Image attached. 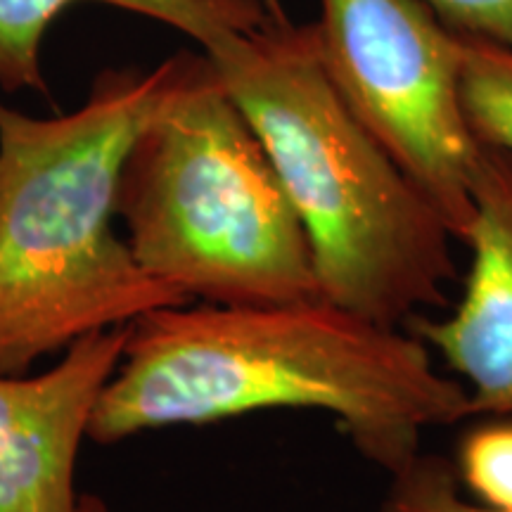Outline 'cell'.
Masks as SVG:
<instances>
[{"instance_id": "6da1fadb", "label": "cell", "mask_w": 512, "mask_h": 512, "mask_svg": "<svg viewBox=\"0 0 512 512\" xmlns=\"http://www.w3.org/2000/svg\"><path fill=\"white\" fill-rule=\"evenodd\" d=\"M266 411H316L394 475L434 427L472 418L470 394L413 330L328 299L162 306L126 328L95 403V444Z\"/></svg>"}, {"instance_id": "7c38bea8", "label": "cell", "mask_w": 512, "mask_h": 512, "mask_svg": "<svg viewBox=\"0 0 512 512\" xmlns=\"http://www.w3.org/2000/svg\"><path fill=\"white\" fill-rule=\"evenodd\" d=\"M448 29L512 46V0H422Z\"/></svg>"}, {"instance_id": "7a4b0ae2", "label": "cell", "mask_w": 512, "mask_h": 512, "mask_svg": "<svg viewBox=\"0 0 512 512\" xmlns=\"http://www.w3.org/2000/svg\"><path fill=\"white\" fill-rule=\"evenodd\" d=\"M183 57L100 74L76 110L53 117L0 95V373H31L81 339L188 304L117 230L124 162Z\"/></svg>"}, {"instance_id": "8992f818", "label": "cell", "mask_w": 512, "mask_h": 512, "mask_svg": "<svg viewBox=\"0 0 512 512\" xmlns=\"http://www.w3.org/2000/svg\"><path fill=\"white\" fill-rule=\"evenodd\" d=\"M126 328L81 339L38 373H0V512H107L79 491L76 467Z\"/></svg>"}, {"instance_id": "277c9868", "label": "cell", "mask_w": 512, "mask_h": 512, "mask_svg": "<svg viewBox=\"0 0 512 512\" xmlns=\"http://www.w3.org/2000/svg\"><path fill=\"white\" fill-rule=\"evenodd\" d=\"M117 219L140 268L185 302L323 299L302 221L202 50L128 152Z\"/></svg>"}, {"instance_id": "9c48e42d", "label": "cell", "mask_w": 512, "mask_h": 512, "mask_svg": "<svg viewBox=\"0 0 512 512\" xmlns=\"http://www.w3.org/2000/svg\"><path fill=\"white\" fill-rule=\"evenodd\" d=\"M458 34V31H456ZM460 98L477 143L512 155V46L458 34Z\"/></svg>"}, {"instance_id": "3957f363", "label": "cell", "mask_w": 512, "mask_h": 512, "mask_svg": "<svg viewBox=\"0 0 512 512\" xmlns=\"http://www.w3.org/2000/svg\"><path fill=\"white\" fill-rule=\"evenodd\" d=\"M202 53L302 221L320 297L399 328L446 306L456 238L339 95L313 22H266Z\"/></svg>"}, {"instance_id": "30bf717a", "label": "cell", "mask_w": 512, "mask_h": 512, "mask_svg": "<svg viewBox=\"0 0 512 512\" xmlns=\"http://www.w3.org/2000/svg\"><path fill=\"white\" fill-rule=\"evenodd\" d=\"M458 482L477 503L512 512V418L472 427L453 463Z\"/></svg>"}, {"instance_id": "4fadbf2b", "label": "cell", "mask_w": 512, "mask_h": 512, "mask_svg": "<svg viewBox=\"0 0 512 512\" xmlns=\"http://www.w3.org/2000/svg\"><path fill=\"white\" fill-rule=\"evenodd\" d=\"M261 3H264L266 10L271 12V17H275V19H287V12H285L283 3H280V0H261Z\"/></svg>"}, {"instance_id": "8fae6325", "label": "cell", "mask_w": 512, "mask_h": 512, "mask_svg": "<svg viewBox=\"0 0 512 512\" xmlns=\"http://www.w3.org/2000/svg\"><path fill=\"white\" fill-rule=\"evenodd\" d=\"M389 479L380 512H501L467 496L453 465L444 458L420 453Z\"/></svg>"}, {"instance_id": "ba28073f", "label": "cell", "mask_w": 512, "mask_h": 512, "mask_svg": "<svg viewBox=\"0 0 512 512\" xmlns=\"http://www.w3.org/2000/svg\"><path fill=\"white\" fill-rule=\"evenodd\" d=\"M100 3L155 19L207 50L223 38L280 22L261 0H0V95L46 91L43 38L64 10Z\"/></svg>"}, {"instance_id": "5b68a950", "label": "cell", "mask_w": 512, "mask_h": 512, "mask_svg": "<svg viewBox=\"0 0 512 512\" xmlns=\"http://www.w3.org/2000/svg\"><path fill=\"white\" fill-rule=\"evenodd\" d=\"M313 27L349 110L463 242L482 145L460 98L456 31L422 0H320Z\"/></svg>"}, {"instance_id": "52a82bcc", "label": "cell", "mask_w": 512, "mask_h": 512, "mask_svg": "<svg viewBox=\"0 0 512 512\" xmlns=\"http://www.w3.org/2000/svg\"><path fill=\"white\" fill-rule=\"evenodd\" d=\"M463 245L470 264L453 309L408 325L467 389L472 418H512V155L496 147H479Z\"/></svg>"}]
</instances>
